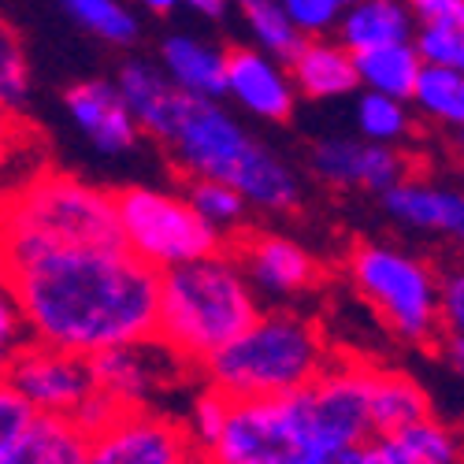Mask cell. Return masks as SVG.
<instances>
[{"mask_svg":"<svg viewBox=\"0 0 464 464\" xmlns=\"http://www.w3.org/2000/svg\"><path fill=\"white\" fill-rule=\"evenodd\" d=\"M82 464H205V453L179 416L141 405L90 435Z\"/></svg>","mask_w":464,"mask_h":464,"instance_id":"cell-10","label":"cell"},{"mask_svg":"<svg viewBox=\"0 0 464 464\" xmlns=\"http://www.w3.org/2000/svg\"><path fill=\"white\" fill-rule=\"evenodd\" d=\"M290 23L301 30V37H327L338 26L342 0H279Z\"/></svg>","mask_w":464,"mask_h":464,"instance_id":"cell-34","label":"cell"},{"mask_svg":"<svg viewBox=\"0 0 464 464\" xmlns=\"http://www.w3.org/2000/svg\"><path fill=\"white\" fill-rule=\"evenodd\" d=\"M372 464H420L394 439H372Z\"/></svg>","mask_w":464,"mask_h":464,"instance_id":"cell-40","label":"cell"},{"mask_svg":"<svg viewBox=\"0 0 464 464\" xmlns=\"http://www.w3.org/2000/svg\"><path fill=\"white\" fill-rule=\"evenodd\" d=\"M71 246H120L111 189L56 168H34L0 193V272Z\"/></svg>","mask_w":464,"mask_h":464,"instance_id":"cell-3","label":"cell"},{"mask_svg":"<svg viewBox=\"0 0 464 464\" xmlns=\"http://www.w3.org/2000/svg\"><path fill=\"white\" fill-rule=\"evenodd\" d=\"M353 67H357V86H364L372 93L409 101L412 82H416L423 63L416 56L412 42H391V45H375V49L353 53Z\"/></svg>","mask_w":464,"mask_h":464,"instance_id":"cell-23","label":"cell"},{"mask_svg":"<svg viewBox=\"0 0 464 464\" xmlns=\"http://www.w3.org/2000/svg\"><path fill=\"white\" fill-rule=\"evenodd\" d=\"M334 350L324 327L297 313H256V320L230 338L219 353L201 364L208 386L223 391L230 401L283 398L304 391L327 364Z\"/></svg>","mask_w":464,"mask_h":464,"instance_id":"cell-5","label":"cell"},{"mask_svg":"<svg viewBox=\"0 0 464 464\" xmlns=\"http://www.w3.org/2000/svg\"><path fill=\"white\" fill-rule=\"evenodd\" d=\"M338 45L350 53H364L375 45H391V42H409L416 19L401 0H353L345 5L338 15Z\"/></svg>","mask_w":464,"mask_h":464,"instance_id":"cell-19","label":"cell"},{"mask_svg":"<svg viewBox=\"0 0 464 464\" xmlns=\"http://www.w3.org/2000/svg\"><path fill=\"white\" fill-rule=\"evenodd\" d=\"M30 97V56L12 19L0 12V108L23 111Z\"/></svg>","mask_w":464,"mask_h":464,"instance_id":"cell-30","label":"cell"},{"mask_svg":"<svg viewBox=\"0 0 464 464\" xmlns=\"http://www.w3.org/2000/svg\"><path fill=\"white\" fill-rule=\"evenodd\" d=\"M431 401L428 391L405 372L394 368H375L372 364V379H368V416H372V435L386 439L398 435L401 428H409L412 420L428 416Z\"/></svg>","mask_w":464,"mask_h":464,"instance_id":"cell-20","label":"cell"},{"mask_svg":"<svg viewBox=\"0 0 464 464\" xmlns=\"http://www.w3.org/2000/svg\"><path fill=\"white\" fill-rule=\"evenodd\" d=\"M34 420L30 405L12 391L8 379H0V464H5L8 450L15 446V439L23 435V428Z\"/></svg>","mask_w":464,"mask_h":464,"instance_id":"cell-36","label":"cell"},{"mask_svg":"<svg viewBox=\"0 0 464 464\" xmlns=\"http://www.w3.org/2000/svg\"><path fill=\"white\" fill-rule=\"evenodd\" d=\"M86 361H90V375H93V391L108 394L123 409L149 405L160 391H168V386H175L182 379V368H189L157 334L127 342V345H111V350H101Z\"/></svg>","mask_w":464,"mask_h":464,"instance_id":"cell-12","label":"cell"},{"mask_svg":"<svg viewBox=\"0 0 464 464\" xmlns=\"http://www.w3.org/2000/svg\"><path fill=\"white\" fill-rule=\"evenodd\" d=\"M227 409H230V398H227L223 391H216V386H208V382H205V391L193 394L189 412H186L182 423H186V431L193 435V442L201 446V453L216 442L223 420H227Z\"/></svg>","mask_w":464,"mask_h":464,"instance_id":"cell-33","label":"cell"},{"mask_svg":"<svg viewBox=\"0 0 464 464\" xmlns=\"http://www.w3.org/2000/svg\"><path fill=\"white\" fill-rule=\"evenodd\" d=\"M26 324H23V313H19V304L8 290V283L0 279V379H5L12 357L26 345Z\"/></svg>","mask_w":464,"mask_h":464,"instance_id":"cell-35","label":"cell"},{"mask_svg":"<svg viewBox=\"0 0 464 464\" xmlns=\"http://www.w3.org/2000/svg\"><path fill=\"white\" fill-rule=\"evenodd\" d=\"M186 201L208 227H216L223 238L230 230H238L246 223V212H249L242 193L219 179H186Z\"/></svg>","mask_w":464,"mask_h":464,"instance_id":"cell-26","label":"cell"},{"mask_svg":"<svg viewBox=\"0 0 464 464\" xmlns=\"http://www.w3.org/2000/svg\"><path fill=\"white\" fill-rule=\"evenodd\" d=\"M331 464H372V439L361 446H345L342 453L331 457Z\"/></svg>","mask_w":464,"mask_h":464,"instance_id":"cell-41","label":"cell"},{"mask_svg":"<svg viewBox=\"0 0 464 464\" xmlns=\"http://www.w3.org/2000/svg\"><path fill=\"white\" fill-rule=\"evenodd\" d=\"M350 283L398 338L428 345L439 338V272L405 249L364 242L350 253Z\"/></svg>","mask_w":464,"mask_h":464,"instance_id":"cell-6","label":"cell"},{"mask_svg":"<svg viewBox=\"0 0 464 464\" xmlns=\"http://www.w3.org/2000/svg\"><path fill=\"white\" fill-rule=\"evenodd\" d=\"M290 82L313 101H334V97H350L357 93V67L353 53L342 49L338 42L327 37H304L301 49L286 60Z\"/></svg>","mask_w":464,"mask_h":464,"instance_id":"cell-18","label":"cell"},{"mask_svg":"<svg viewBox=\"0 0 464 464\" xmlns=\"http://www.w3.org/2000/svg\"><path fill=\"white\" fill-rule=\"evenodd\" d=\"M115 90L134 111L141 134L157 138L186 179H219L235 186L249 208L264 212H294L301 205L297 175L279 152L253 141L216 97L179 93L164 71L141 60L120 67Z\"/></svg>","mask_w":464,"mask_h":464,"instance_id":"cell-2","label":"cell"},{"mask_svg":"<svg viewBox=\"0 0 464 464\" xmlns=\"http://www.w3.org/2000/svg\"><path fill=\"white\" fill-rule=\"evenodd\" d=\"M308 168L327 186L382 193L409 175V157L394 145H375L364 138H324L308 152Z\"/></svg>","mask_w":464,"mask_h":464,"instance_id":"cell-13","label":"cell"},{"mask_svg":"<svg viewBox=\"0 0 464 464\" xmlns=\"http://www.w3.org/2000/svg\"><path fill=\"white\" fill-rule=\"evenodd\" d=\"M26 334L56 350L93 357L111 345L152 338L157 279L123 246H71L26 256L0 272Z\"/></svg>","mask_w":464,"mask_h":464,"instance_id":"cell-1","label":"cell"},{"mask_svg":"<svg viewBox=\"0 0 464 464\" xmlns=\"http://www.w3.org/2000/svg\"><path fill=\"white\" fill-rule=\"evenodd\" d=\"M242 19L253 34V42L260 53L276 56V60H290L301 49V30L290 23V15L283 12L279 0H242Z\"/></svg>","mask_w":464,"mask_h":464,"instance_id":"cell-25","label":"cell"},{"mask_svg":"<svg viewBox=\"0 0 464 464\" xmlns=\"http://www.w3.org/2000/svg\"><path fill=\"white\" fill-rule=\"evenodd\" d=\"M223 93L230 101H238L249 115L267 120V123L290 120L294 101H297L286 63L260 49H246V45L223 53Z\"/></svg>","mask_w":464,"mask_h":464,"instance_id":"cell-14","label":"cell"},{"mask_svg":"<svg viewBox=\"0 0 464 464\" xmlns=\"http://www.w3.org/2000/svg\"><path fill=\"white\" fill-rule=\"evenodd\" d=\"M368 379L372 364L353 357H331V364L304 391L290 394L297 442L308 457L331 464V457L345 446H361L375 439L368 416Z\"/></svg>","mask_w":464,"mask_h":464,"instance_id":"cell-8","label":"cell"},{"mask_svg":"<svg viewBox=\"0 0 464 464\" xmlns=\"http://www.w3.org/2000/svg\"><path fill=\"white\" fill-rule=\"evenodd\" d=\"M5 379L30 405L34 416L71 420L74 409L93 394V375H90L86 357L56 350V345H45V342H34V338H26V345L12 357Z\"/></svg>","mask_w":464,"mask_h":464,"instance_id":"cell-11","label":"cell"},{"mask_svg":"<svg viewBox=\"0 0 464 464\" xmlns=\"http://www.w3.org/2000/svg\"><path fill=\"white\" fill-rule=\"evenodd\" d=\"M123 412V405H115L108 394H101V391H93L79 409H74V416H71V423H74V428H79L86 439L90 435H97L101 428H108V423L115 420V416H120Z\"/></svg>","mask_w":464,"mask_h":464,"instance_id":"cell-38","label":"cell"},{"mask_svg":"<svg viewBox=\"0 0 464 464\" xmlns=\"http://www.w3.org/2000/svg\"><path fill=\"white\" fill-rule=\"evenodd\" d=\"M260 313V297L249 286L238 256L227 246L168 267L157 279V334L168 350L198 368L238 338Z\"/></svg>","mask_w":464,"mask_h":464,"instance_id":"cell-4","label":"cell"},{"mask_svg":"<svg viewBox=\"0 0 464 464\" xmlns=\"http://www.w3.org/2000/svg\"><path fill=\"white\" fill-rule=\"evenodd\" d=\"M386 439H394L420 464H460V439L435 412L412 420L409 428H401L398 435H386Z\"/></svg>","mask_w":464,"mask_h":464,"instance_id":"cell-28","label":"cell"},{"mask_svg":"<svg viewBox=\"0 0 464 464\" xmlns=\"http://www.w3.org/2000/svg\"><path fill=\"white\" fill-rule=\"evenodd\" d=\"M30 171V127L19 120V111L0 108V193Z\"/></svg>","mask_w":464,"mask_h":464,"instance_id":"cell-32","label":"cell"},{"mask_svg":"<svg viewBox=\"0 0 464 464\" xmlns=\"http://www.w3.org/2000/svg\"><path fill=\"white\" fill-rule=\"evenodd\" d=\"M186 5H189L193 12L208 15V19H219V15L227 12V0H186Z\"/></svg>","mask_w":464,"mask_h":464,"instance_id":"cell-42","label":"cell"},{"mask_svg":"<svg viewBox=\"0 0 464 464\" xmlns=\"http://www.w3.org/2000/svg\"><path fill=\"white\" fill-rule=\"evenodd\" d=\"M141 5L152 12V15H171L179 8V0H141Z\"/></svg>","mask_w":464,"mask_h":464,"instance_id":"cell-43","label":"cell"},{"mask_svg":"<svg viewBox=\"0 0 464 464\" xmlns=\"http://www.w3.org/2000/svg\"><path fill=\"white\" fill-rule=\"evenodd\" d=\"M439 334H460L464 331V276L450 272L439 276Z\"/></svg>","mask_w":464,"mask_h":464,"instance_id":"cell-37","label":"cell"},{"mask_svg":"<svg viewBox=\"0 0 464 464\" xmlns=\"http://www.w3.org/2000/svg\"><path fill=\"white\" fill-rule=\"evenodd\" d=\"M63 104H67V115L74 120V127L82 130V138L90 145H97L101 152H111V157L115 152H130L141 138L134 111L120 97L115 82H104V79L74 82L63 93Z\"/></svg>","mask_w":464,"mask_h":464,"instance_id":"cell-16","label":"cell"},{"mask_svg":"<svg viewBox=\"0 0 464 464\" xmlns=\"http://www.w3.org/2000/svg\"><path fill=\"white\" fill-rule=\"evenodd\" d=\"M353 120H357L361 138H364V141H375V145H398V141H405L409 130H412L409 101L386 97V93H372V90L361 93Z\"/></svg>","mask_w":464,"mask_h":464,"instance_id":"cell-27","label":"cell"},{"mask_svg":"<svg viewBox=\"0 0 464 464\" xmlns=\"http://www.w3.org/2000/svg\"><path fill=\"white\" fill-rule=\"evenodd\" d=\"M164 79L189 97H223V53L205 45L201 37L171 34L160 45Z\"/></svg>","mask_w":464,"mask_h":464,"instance_id":"cell-21","label":"cell"},{"mask_svg":"<svg viewBox=\"0 0 464 464\" xmlns=\"http://www.w3.org/2000/svg\"><path fill=\"white\" fill-rule=\"evenodd\" d=\"M409 42L423 67H450V71L464 67V26L420 23V30H412Z\"/></svg>","mask_w":464,"mask_h":464,"instance_id":"cell-31","label":"cell"},{"mask_svg":"<svg viewBox=\"0 0 464 464\" xmlns=\"http://www.w3.org/2000/svg\"><path fill=\"white\" fill-rule=\"evenodd\" d=\"M249 286L267 297H301L320 283V264L304 246L283 235H249L235 246Z\"/></svg>","mask_w":464,"mask_h":464,"instance_id":"cell-15","label":"cell"},{"mask_svg":"<svg viewBox=\"0 0 464 464\" xmlns=\"http://www.w3.org/2000/svg\"><path fill=\"white\" fill-rule=\"evenodd\" d=\"M115 227H120V246L152 272L201 260L227 246L219 230L193 212L186 193L157 186H127L115 193Z\"/></svg>","mask_w":464,"mask_h":464,"instance_id":"cell-7","label":"cell"},{"mask_svg":"<svg viewBox=\"0 0 464 464\" xmlns=\"http://www.w3.org/2000/svg\"><path fill=\"white\" fill-rule=\"evenodd\" d=\"M342 5H353V0H342Z\"/></svg>","mask_w":464,"mask_h":464,"instance_id":"cell-44","label":"cell"},{"mask_svg":"<svg viewBox=\"0 0 464 464\" xmlns=\"http://www.w3.org/2000/svg\"><path fill=\"white\" fill-rule=\"evenodd\" d=\"M205 464H327L308 457L297 442L290 394L230 401L216 442L205 450Z\"/></svg>","mask_w":464,"mask_h":464,"instance_id":"cell-9","label":"cell"},{"mask_svg":"<svg viewBox=\"0 0 464 464\" xmlns=\"http://www.w3.org/2000/svg\"><path fill=\"white\" fill-rule=\"evenodd\" d=\"M416 23H450L464 26V0H401Z\"/></svg>","mask_w":464,"mask_h":464,"instance_id":"cell-39","label":"cell"},{"mask_svg":"<svg viewBox=\"0 0 464 464\" xmlns=\"http://www.w3.org/2000/svg\"><path fill=\"white\" fill-rule=\"evenodd\" d=\"M60 8L108 45H130L138 37V19L120 0H60Z\"/></svg>","mask_w":464,"mask_h":464,"instance_id":"cell-29","label":"cell"},{"mask_svg":"<svg viewBox=\"0 0 464 464\" xmlns=\"http://www.w3.org/2000/svg\"><path fill=\"white\" fill-rule=\"evenodd\" d=\"M409 101L439 127L457 130L464 123V74L450 67H420Z\"/></svg>","mask_w":464,"mask_h":464,"instance_id":"cell-24","label":"cell"},{"mask_svg":"<svg viewBox=\"0 0 464 464\" xmlns=\"http://www.w3.org/2000/svg\"><path fill=\"white\" fill-rule=\"evenodd\" d=\"M382 205L401 227L416 235H435V238H460L464 230V198L453 186L405 175L391 189H382Z\"/></svg>","mask_w":464,"mask_h":464,"instance_id":"cell-17","label":"cell"},{"mask_svg":"<svg viewBox=\"0 0 464 464\" xmlns=\"http://www.w3.org/2000/svg\"><path fill=\"white\" fill-rule=\"evenodd\" d=\"M82 460H86V435L67 416H34L5 457V464H82Z\"/></svg>","mask_w":464,"mask_h":464,"instance_id":"cell-22","label":"cell"}]
</instances>
